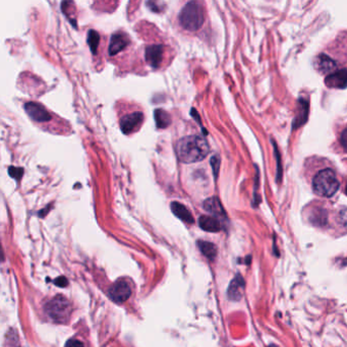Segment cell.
Listing matches in <instances>:
<instances>
[{"label": "cell", "instance_id": "6da1fadb", "mask_svg": "<svg viewBox=\"0 0 347 347\" xmlns=\"http://www.w3.org/2000/svg\"><path fill=\"white\" fill-rule=\"evenodd\" d=\"M176 154L183 163H195L204 160L210 152L207 139L200 135H187L176 142Z\"/></svg>", "mask_w": 347, "mask_h": 347}, {"label": "cell", "instance_id": "7a4b0ae2", "mask_svg": "<svg viewBox=\"0 0 347 347\" xmlns=\"http://www.w3.org/2000/svg\"><path fill=\"white\" fill-rule=\"evenodd\" d=\"M178 20L180 25L188 32L199 30L205 21V10L203 5L196 1L187 2L179 12Z\"/></svg>", "mask_w": 347, "mask_h": 347}, {"label": "cell", "instance_id": "3957f363", "mask_svg": "<svg viewBox=\"0 0 347 347\" xmlns=\"http://www.w3.org/2000/svg\"><path fill=\"white\" fill-rule=\"evenodd\" d=\"M312 190L316 195L331 197L339 189L340 182L334 170L325 168L320 170L312 178Z\"/></svg>", "mask_w": 347, "mask_h": 347}, {"label": "cell", "instance_id": "277c9868", "mask_svg": "<svg viewBox=\"0 0 347 347\" xmlns=\"http://www.w3.org/2000/svg\"><path fill=\"white\" fill-rule=\"evenodd\" d=\"M48 315L58 323H66L71 314L72 307L70 302L62 295L55 296L45 306Z\"/></svg>", "mask_w": 347, "mask_h": 347}, {"label": "cell", "instance_id": "5b68a950", "mask_svg": "<svg viewBox=\"0 0 347 347\" xmlns=\"http://www.w3.org/2000/svg\"><path fill=\"white\" fill-rule=\"evenodd\" d=\"M143 121V114L140 111H134L125 114L120 119V128L124 134H130L136 131Z\"/></svg>", "mask_w": 347, "mask_h": 347}, {"label": "cell", "instance_id": "8992f818", "mask_svg": "<svg viewBox=\"0 0 347 347\" xmlns=\"http://www.w3.org/2000/svg\"><path fill=\"white\" fill-rule=\"evenodd\" d=\"M110 297L116 302H124L131 295L130 283L125 279L117 280L109 290Z\"/></svg>", "mask_w": 347, "mask_h": 347}, {"label": "cell", "instance_id": "52a82bcc", "mask_svg": "<svg viewBox=\"0 0 347 347\" xmlns=\"http://www.w3.org/2000/svg\"><path fill=\"white\" fill-rule=\"evenodd\" d=\"M164 54H165V46L162 44L150 45L144 50L146 61L153 68H158L162 65Z\"/></svg>", "mask_w": 347, "mask_h": 347}, {"label": "cell", "instance_id": "ba28073f", "mask_svg": "<svg viewBox=\"0 0 347 347\" xmlns=\"http://www.w3.org/2000/svg\"><path fill=\"white\" fill-rule=\"evenodd\" d=\"M25 112L35 122H49L51 120L50 112L37 102H27L23 106Z\"/></svg>", "mask_w": 347, "mask_h": 347}, {"label": "cell", "instance_id": "9c48e42d", "mask_svg": "<svg viewBox=\"0 0 347 347\" xmlns=\"http://www.w3.org/2000/svg\"><path fill=\"white\" fill-rule=\"evenodd\" d=\"M130 43V39L127 34L123 32L115 33L111 36L110 44H109V55L114 56L125 49Z\"/></svg>", "mask_w": 347, "mask_h": 347}, {"label": "cell", "instance_id": "30bf717a", "mask_svg": "<svg viewBox=\"0 0 347 347\" xmlns=\"http://www.w3.org/2000/svg\"><path fill=\"white\" fill-rule=\"evenodd\" d=\"M325 83L330 89H345L347 88V69H339L328 74L325 78Z\"/></svg>", "mask_w": 347, "mask_h": 347}, {"label": "cell", "instance_id": "8fae6325", "mask_svg": "<svg viewBox=\"0 0 347 347\" xmlns=\"http://www.w3.org/2000/svg\"><path fill=\"white\" fill-rule=\"evenodd\" d=\"M244 291V280L241 275H236L227 290V295L230 300H239L242 297Z\"/></svg>", "mask_w": 347, "mask_h": 347}, {"label": "cell", "instance_id": "7c38bea8", "mask_svg": "<svg viewBox=\"0 0 347 347\" xmlns=\"http://www.w3.org/2000/svg\"><path fill=\"white\" fill-rule=\"evenodd\" d=\"M315 68L322 73H332L335 71L337 65L336 62L326 54H321L314 61Z\"/></svg>", "mask_w": 347, "mask_h": 347}, {"label": "cell", "instance_id": "4fadbf2b", "mask_svg": "<svg viewBox=\"0 0 347 347\" xmlns=\"http://www.w3.org/2000/svg\"><path fill=\"white\" fill-rule=\"evenodd\" d=\"M199 227L208 232H218L222 229L220 221L213 216H200L198 219Z\"/></svg>", "mask_w": 347, "mask_h": 347}, {"label": "cell", "instance_id": "5bb4252c", "mask_svg": "<svg viewBox=\"0 0 347 347\" xmlns=\"http://www.w3.org/2000/svg\"><path fill=\"white\" fill-rule=\"evenodd\" d=\"M170 208H171L173 214L177 218L181 219L183 222H186L189 224L193 223V217H192L191 213L189 212V210L184 205H182L178 201H173V203H171Z\"/></svg>", "mask_w": 347, "mask_h": 347}, {"label": "cell", "instance_id": "9a60e30c", "mask_svg": "<svg viewBox=\"0 0 347 347\" xmlns=\"http://www.w3.org/2000/svg\"><path fill=\"white\" fill-rule=\"evenodd\" d=\"M204 209L214 216H225V211L218 197L212 196L207 198L203 204Z\"/></svg>", "mask_w": 347, "mask_h": 347}, {"label": "cell", "instance_id": "2e32d148", "mask_svg": "<svg viewBox=\"0 0 347 347\" xmlns=\"http://www.w3.org/2000/svg\"><path fill=\"white\" fill-rule=\"evenodd\" d=\"M155 120L158 128H166L171 124V116L163 109L155 110Z\"/></svg>", "mask_w": 347, "mask_h": 347}, {"label": "cell", "instance_id": "e0dca14e", "mask_svg": "<svg viewBox=\"0 0 347 347\" xmlns=\"http://www.w3.org/2000/svg\"><path fill=\"white\" fill-rule=\"evenodd\" d=\"M197 245L199 247V250L201 251V253L207 256L209 259H214L217 255V247L214 243L209 242V241H204V240H199L197 242Z\"/></svg>", "mask_w": 347, "mask_h": 347}, {"label": "cell", "instance_id": "ac0fdd59", "mask_svg": "<svg viewBox=\"0 0 347 347\" xmlns=\"http://www.w3.org/2000/svg\"><path fill=\"white\" fill-rule=\"evenodd\" d=\"M99 41H100L99 34L96 31H94V30L89 31V33H88V44H89L90 49H91L93 54L97 53Z\"/></svg>", "mask_w": 347, "mask_h": 347}, {"label": "cell", "instance_id": "d6986e66", "mask_svg": "<svg viewBox=\"0 0 347 347\" xmlns=\"http://www.w3.org/2000/svg\"><path fill=\"white\" fill-rule=\"evenodd\" d=\"M8 173L11 177L15 178V179H20L22 174H23V169L20 167H14V166H10L8 168Z\"/></svg>", "mask_w": 347, "mask_h": 347}, {"label": "cell", "instance_id": "ffe728a7", "mask_svg": "<svg viewBox=\"0 0 347 347\" xmlns=\"http://www.w3.org/2000/svg\"><path fill=\"white\" fill-rule=\"evenodd\" d=\"M211 166L213 167L215 177H217L218 171H219V167H220V159H219L218 156H214V157L211 159Z\"/></svg>", "mask_w": 347, "mask_h": 347}, {"label": "cell", "instance_id": "44dd1931", "mask_svg": "<svg viewBox=\"0 0 347 347\" xmlns=\"http://www.w3.org/2000/svg\"><path fill=\"white\" fill-rule=\"evenodd\" d=\"M65 347H84V346L80 341H78L76 339H70L66 342Z\"/></svg>", "mask_w": 347, "mask_h": 347}, {"label": "cell", "instance_id": "7402d4cb", "mask_svg": "<svg viewBox=\"0 0 347 347\" xmlns=\"http://www.w3.org/2000/svg\"><path fill=\"white\" fill-rule=\"evenodd\" d=\"M340 142H341V146L343 147L344 151H345V152H347V129L343 130V132L341 133Z\"/></svg>", "mask_w": 347, "mask_h": 347}, {"label": "cell", "instance_id": "603a6c76", "mask_svg": "<svg viewBox=\"0 0 347 347\" xmlns=\"http://www.w3.org/2000/svg\"><path fill=\"white\" fill-rule=\"evenodd\" d=\"M55 284L58 285V286H60V287H65V286H67L68 282H67V279H66L65 277L61 276V277L55 279Z\"/></svg>", "mask_w": 347, "mask_h": 347}, {"label": "cell", "instance_id": "cb8c5ba5", "mask_svg": "<svg viewBox=\"0 0 347 347\" xmlns=\"http://www.w3.org/2000/svg\"><path fill=\"white\" fill-rule=\"evenodd\" d=\"M269 347H278V346H276V345H270Z\"/></svg>", "mask_w": 347, "mask_h": 347}, {"label": "cell", "instance_id": "d4e9b609", "mask_svg": "<svg viewBox=\"0 0 347 347\" xmlns=\"http://www.w3.org/2000/svg\"><path fill=\"white\" fill-rule=\"evenodd\" d=\"M345 193L347 194V186H346V189H345Z\"/></svg>", "mask_w": 347, "mask_h": 347}]
</instances>
